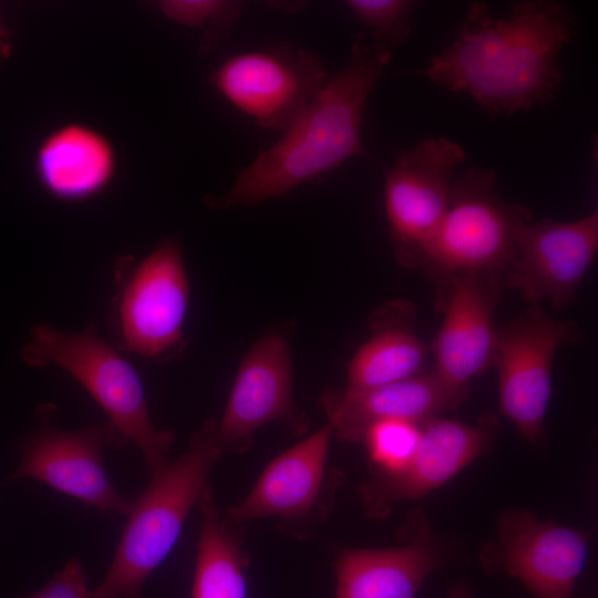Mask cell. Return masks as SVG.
<instances>
[{"label":"cell","mask_w":598,"mask_h":598,"mask_svg":"<svg viewBox=\"0 0 598 598\" xmlns=\"http://www.w3.org/2000/svg\"><path fill=\"white\" fill-rule=\"evenodd\" d=\"M116 168V152L110 138L79 122L50 131L33 156L40 186L63 202H84L100 195L111 185Z\"/></svg>","instance_id":"19"},{"label":"cell","mask_w":598,"mask_h":598,"mask_svg":"<svg viewBox=\"0 0 598 598\" xmlns=\"http://www.w3.org/2000/svg\"><path fill=\"white\" fill-rule=\"evenodd\" d=\"M590 533L509 508L480 560L489 573L517 579L535 598H571L589 551Z\"/></svg>","instance_id":"9"},{"label":"cell","mask_w":598,"mask_h":598,"mask_svg":"<svg viewBox=\"0 0 598 598\" xmlns=\"http://www.w3.org/2000/svg\"><path fill=\"white\" fill-rule=\"evenodd\" d=\"M161 13L168 20L203 31L202 50L212 51L224 45L236 22L244 2L233 0H164L157 2Z\"/></svg>","instance_id":"22"},{"label":"cell","mask_w":598,"mask_h":598,"mask_svg":"<svg viewBox=\"0 0 598 598\" xmlns=\"http://www.w3.org/2000/svg\"><path fill=\"white\" fill-rule=\"evenodd\" d=\"M495 274L452 277L446 315L432 342L434 374L454 391L495 360L497 330L493 313L498 291Z\"/></svg>","instance_id":"17"},{"label":"cell","mask_w":598,"mask_h":598,"mask_svg":"<svg viewBox=\"0 0 598 598\" xmlns=\"http://www.w3.org/2000/svg\"><path fill=\"white\" fill-rule=\"evenodd\" d=\"M426 348L402 327L380 329L354 353L347 368V391H363L420 375Z\"/></svg>","instance_id":"21"},{"label":"cell","mask_w":598,"mask_h":598,"mask_svg":"<svg viewBox=\"0 0 598 598\" xmlns=\"http://www.w3.org/2000/svg\"><path fill=\"white\" fill-rule=\"evenodd\" d=\"M330 76L316 52L277 42L228 56L210 85L262 130L285 131Z\"/></svg>","instance_id":"8"},{"label":"cell","mask_w":598,"mask_h":598,"mask_svg":"<svg viewBox=\"0 0 598 598\" xmlns=\"http://www.w3.org/2000/svg\"><path fill=\"white\" fill-rule=\"evenodd\" d=\"M517 255L506 286L533 303L563 308L591 266L598 250V212L571 221L520 220L514 231Z\"/></svg>","instance_id":"14"},{"label":"cell","mask_w":598,"mask_h":598,"mask_svg":"<svg viewBox=\"0 0 598 598\" xmlns=\"http://www.w3.org/2000/svg\"><path fill=\"white\" fill-rule=\"evenodd\" d=\"M221 455L216 422L208 420L174 463L151 474L145 489L133 499L113 560L92 590L93 598H141L146 579L177 542Z\"/></svg>","instance_id":"3"},{"label":"cell","mask_w":598,"mask_h":598,"mask_svg":"<svg viewBox=\"0 0 598 598\" xmlns=\"http://www.w3.org/2000/svg\"><path fill=\"white\" fill-rule=\"evenodd\" d=\"M199 536L192 598H247V557L234 523L223 516L208 482L197 503Z\"/></svg>","instance_id":"20"},{"label":"cell","mask_w":598,"mask_h":598,"mask_svg":"<svg viewBox=\"0 0 598 598\" xmlns=\"http://www.w3.org/2000/svg\"><path fill=\"white\" fill-rule=\"evenodd\" d=\"M271 422H283L295 434L309 426L295 401L288 343L277 332L257 340L239 364L224 414L216 422L221 453L247 450L252 434Z\"/></svg>","instance_id":"13"},{"label":"cell","mask_w":598,"mask_h":598,"mask_svg":"<svg viewBox=\"0 0 598 598\" xmlns=\"http://www.w3.org/2000/svg\"><path fill=\"white\" fill-rule=\"evenodd\" d=\"M496 421L487 415L478 424L434 417L422 425L416 452L409 465L393 475H373L362 488L365 512L383 517L399 502L419 499L439 488L487 451Z\"/></svg>","instance_id":"15"},{"label":"cell","mask_w":598,"mask_h":598,"mask_svg":"<svg viewBox=\"0 0 598 598\" xmlns=\"http://www.w3.org/2000/svg\"><path fill=\"white\" fill-rule=\"evenodd\" d=\"M21 359L32 368L56 365L76 380L107 421L138 447L150 474L168 464L175 432L153 424L140 374L94 324L79 332L34 326Z\"/></svg>","instance_id":"4"},{"label":"cell","mask_w":598,"mask_h":598,"mask_svg":"<svg viewBox=\"0 0 598 598\" xmlns=\"http://www.w3.org/2000/svg\"><path fill=\"white\" fill-rule=\"evenodd\" d=\"M405 543L385 548H349L336 559L337 598H415L446 559L442 543L421 511L412 514Z\"/></svg>","instance_id":"16"},{"label":"cell","mask_w":598,"mask_h":598,"mask_svg":"<svg viewBox=\"0 0 598 598\" xmlns=\"http://www.w3.org/2000/svg\"><path fill=\"white\" fill-rule=\"evenodd\" d=\"M447 598H473V596L470 586L462 584L455 586Z\"/></svg>","instance_id":"26"},{"label":"cell","mask_w":598,"mask_h":598,"mask_svg":"<svg viewBox=\"0 0 598 598\" xmlns=\"http://www.w3.org/2000/svg\"><path fill=\"white\" fill-rule=\"evenodd\" d=\"M7 51H8V44L6 41V32L0 22V59L6 55Z\"/></svg>","instance_id":"27"},{"label":"cell","mask_w":598,"mask_h":598,"mask_svg":"<svg viewBox=\"0 0 598 598\" xmlns=\"http://www.w3.org/2000/svg\"><path fill=\"white\" fill-rule=\"evenodd\" d=\"M576 24L575 14L555 1L518 2L505 19L473 2L457 38L420 73L467 94L489 114L528 111L554 97L561 81L559 54Z\"/></svg>","instance_id":"1"},{"label":"cell","mask_w":598,"mask_h":598,"mask_svg":"<svg viewBox=\"0 0 598 598\" xmlns=\"http://www.w3.org/2000/svg\"><path fill=\"white\" fill-rule=\"evenodd\" d=\"M463 147L444 136L426 137L402 151L385 171L389 234L402 262L417 264L448 208Z\"/></svg>","instance_id":"10"},{"label":"cell","mask_w":598,"mask_h":598,"mask_svg":"<svg viewBox=\"0 0 598 598\" xmlns=\"http://www.w3.org/2000/svg\"><path fill=\"white\" fill-rule=\"evenodd\" d=\"M391 56L360 32L347 65L330 76L274 145L238 172L231 188L209 197L208 205L220 209L255 206L364 154L361 126L367 102Z\"/></svg>","instance_id":"2"},{"label":"cell","mask_w":598,"mask_h":598,"mask_svg":"<svg viewBox=\"0 0 598 598\" xmlns=\"http://www.w3.org/2000/svg\"><path fill=\"white\" fill-rule=\"evenodd\" d=\"M466 394L448 388L432 371L363 391L328 389L321 403L333 434L362 443L367 430L377 422L399 419L425 423L460 404Z\"/></svg>","instance_id":"18"},{"label":"cell","mask_w":598,"mask_h":598,"mask_svg":"<svg viewBox=\"0 0 598 598\" xmlns=\"http://www.w3.org/2000/svg\"><path fill=\"white\" fill-rule=\"evenodd\" d=\"M22 598H93L82 564L71 558L40 590Z\"/></svg>","instance_id":"25"},{"label":"cell","mask_w":598,"mask_h":598,"mask_svg":"<svg viewBox=\"0 0 598 598\" xmlns=\"http://www.w3.org/2000/svg\"><path fill=\"white\" fill-rule=\"evenodd\" d=\"M423 423L408 420H384L365 432L373 474L393 475L403 471L413 458L420 443Z\"/></svg>","instance_id":"23"},{"label":"cell","mask_w":598,"mask_h":598,"mask_svg":"<svg viewBox=\"0 0 598 598\" xmlns=\"http://www.w3.org/2000/svg\"><path fill=\"white\" fill-rule=\"evenodd\" d=\"M574 334L573 323L549 318L538 306L497 330L499 411L530 443L544 434L555 354Z\"/></svg>","instance_id":"11"},{"label":"cell","mask_w":598,"mask_h":598,"mask_svg":"<svg viewBox=\"0 0 598 598\" xmlns=\"http://www.w3.org/2000/svg\"><path fill=\"white\" fill-rule=\"evenodd\" d=\"M114 283L107 317L112 344L153 363L178 357L186 344L190 286L177 239L165 238L143 259L120 258Z\"/></svg>","instance_id":"5"},{"label":"cell","mask_w":598,"mask_h":598,"mask_svg":"<svg viewBox=\"0 0 598 598\" xmlns=\"http://www.w3.org/2000/svg\"><path fill=\"white\" fill-rule=\"evenodd\" d=\"M332 435L328 424L274 458L227 519L238 525L276 517L281 528L298 530L324 518L342 477L328 470Z\"/></svg>","instance_id":"12"},{"label":"cell","mask_w":598,"mask_h":598,"mask_svg":"<svg viewBox=\"0 0 598 598\" xmlns=\"http://www.w3.org/2000/svg\"><path fill=\"white\" fill-rule=\"evenodd\" d=\"M56 412L53 403L37 406L32 431L20 445V462L3 484L37 480L87 507L127 515L134 498L116 491L102 458L106 448H124L127 437L109 421L64 430L55 423Z\"/></svg>","instance_id":"7"},{"label":"cell","mask_w":598,"mask_h":598,"mask_svg":"<svg viewBox=\"0 0 598 598\" xmlns=\"http://www.w3.org/2000/svg\"><path fill=\"white\" fill-rule=\"evenodd\" d=\"M496 174L472 167L454 179L448 208L417 262L452 277L509 269L517 255L515 226L527 208L505 203Z\"/></svg>","instance_id":"6"},{"label":"cell","mask_w":598,"mask_h":598,"mask_svg":"<svg viewBox=\"0 0 598 598\" xmlns=\"http://www.w3.org/2000/svg\"><path fill=\"white\" fill-rule=\"evenodd\" d=\"M346 6L371 32L374 48L392 53L409 39L414 1L348 0Z\"/></svg>","instance_id":"24"}]
</instances>
